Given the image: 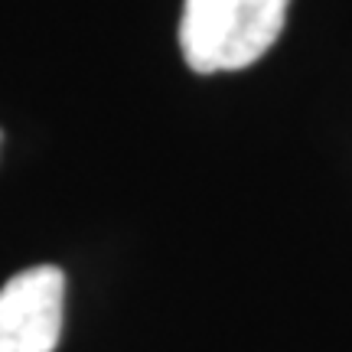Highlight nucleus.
Returning a JSON list of instances; mask_svg holds the SVG:
<instances>
[{"instance_id":"nucleus-1","label":"nucleus","mask_w":352,"mask_h":352,"mask_svg":"<svg viewBox=\"0 0 352 352\" xmlns=\"http://www.w3.org/2000/svg\"><path fill=\"white\" fill-rule=\"evenodd\" d=\"M290 0H186L179 50L192 72H235L258 63L287 23Z\"/></svg>"},{"instance_id":"nucleus-2","label":"nucleus","mask_w":352,"mask_h":352,"mask_svg":"<svg viewBox=\"0 0 352 352\" xmlns=\"http://www.w3.org/2000/svg\"><path fill=\"white\" fill-rule=\"evenodd\" d=\"M65 274L39 264L0 287V352H52L63 336Z\"/></svg>"}]
</instances>
